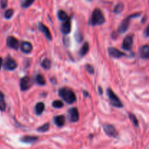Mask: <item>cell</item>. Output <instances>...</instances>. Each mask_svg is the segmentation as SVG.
Here are the masks:
<instances>
[{
  "instance_id": "cell-1",
  "label": "cell",
  "mask_w": 149,
  "mask_h": 149,
  "mask_svg": "<svg viewBox=\"0 0 149 149\" xmlns=\"http://www.w3.org/2000/svg\"><path fill=\"white\" fill-rule=\"evenodd\" d=\"M59 95L68 104H72L77 100L75 93L72 90L68 88V87H62L60 89Z\"/></svg>"
},
{
  "instance_id": "cell-2",
  "label": "cell",
  "mask_w": 149,
  "mask_h": 149,
  "mask_svg": "<svg viewBox=\"0 0 149 149\" xmlns=\"http://www.w3.org/2000/svg\"><path fill=\"white\" fill-rule=\"evenodd\" d=\"M105 17L101 10L98 8L95 9L90 18V24L92 26H100L105 23Z\"/></svg>"
},
{
  "instance_id": "cell-3",
  "label": "cell",
  "mask_w": 149,
  "mask_h": 149,
  "mask_svg": "<svg viewBox=\"0 0 149 149\" xmlns=\"http://www.w3.org/2000/svg\"><path fill=\"white\" fill-rule=\"evenodd\" d=\"M140 15H141V13H135V14L130 15H129L128 17H127L125 19H124L123 21L122 22V23L119 25V29H118V32L120 33H124L125 32H126L130 27L131 19L134 18V17H138Z\"/></svg>"
},
{
  "instance_id": "cell-4",
  "label": "cell",
  "mask_w": 149,
  "mask_h": 149,
  "mask_svg": "<svg viewBox=\"0 0 149 149\" xmlns=\"http://www.w3.org/2000/svg\"><path fill=\"white\" fill-rule=\"evenodd\" d=\"M107 94L109 96V98L110 100L111 103L113 105V106L117 108H122L123 107V104H122V101L120 99L117 97L116 94L113 92V90L111 88L107 89Z\"/></svg>"
},
{
  "instance_id": "cell-5",
  "label": "cell",
  "mask_w": 149,
  "mask_h": 149,
  "mask_svg": "<svg viewBox=\"0 0 149 149\" xmlns=\"http://www.w3.org/2000/svg\"><path fill=\"white\" fill-rule=\"evenodd\" d=\"M32 85H33V81H32L31 77L26 76V77H23L20 79V87L22 91H26L29 89H30Z\"/></svg>"
},
{
  "instance_id": "cell-6",
  "label": "cell",
  "mask_w": 149,
  "mask_h": 149,
  "mask_svg": "<svg viewBox=\"0 0 149 149\" xmlns=\"http://www.w3.org/2000/svg\"><path fill=\"white\" fill-rule=\"evenodd\" d=\"M17 66L16 61L10 56L7 57L4 61V68L8 71H13L15 69Z\"/></svg>"
},
{
  "instance_id": "cell-7",
  "label": "cell",
  "mask_w": 149,
  "mask_h": 149,
  "mask_svg": "<svg viewBox=\"0 0 149 149\" xmlns=\"http://www.w3.org/2000/svg\"><path fill=\"white\" fill-rule=\"evenodd\" d=\"M103 130L106 134L109 136L112 137V138H117L119 134H118L117 130L116 128L111 125H103Z\"/></svg>"
},
{
  "instance_id": "cell-8",
  "label": "cell",
  "mask_w": 149,
  "mask_h": 149,
  "mask_svg": "<svg viewBox=\"0 0 149 149\" xmlns=\"http://www.w3.org/2000/svg\"><path fill=\"white\" fill-rule=\"evenodd\" d=\"M133 45V36L132 35H127L125 38L122 44V48L125 50H130Z\"/></svg>"
},
{
  "instance_id": "cell-9",
  "label": "cell",
  "mask_w": 149,
  "mask_h": 149,
  "mask_svg": "<svg viewBox=\"0 0 149 149\" xmlns=\"http://www.w3.org/2000/svg\"><path fill=\"white\" fill-rule=\"evenodd\" d=\"M108 52H109V55L111 57L114 58H120L126 55L125 52H122V51L119 50V49L114 47H109L108 49Z\"/></svg>"
},
{
  "instance_id": "cell-10",
  "label": "cell",
  "mask_w": 149,
  "mask_h": 149,
  "mask_svg": "<svg viewBox=\"0 0 149 149\" xmlns=\"http://www.w3.org/2000/svg\"><path fill=\"white\" fill-rule=\"evenodd\" d=\"M7 45L9 47L16 50V49H18L20 44H19L18 40L15 37H14V36H8L7 39Z\"/></svg>"
},
{
  "instance_id": "cell-11",
  "label": "cell",
  "mask_w": 149,
  "mask_h": 149,
  "mask_svg": "<svg viewBox=\"0 0 149 149\" xmlns=\"http://www.w3.org/2000/svg\"><path fill=\"white\" fill-rule=\"evenodd\" d=\"M68 115H69V119L71 122H76L79 120V111L76 108H71L68 110Z\"/></svg>"
},
{
  "instance_id": "cell-12",
  "label": "cell",
  "mask_w": 149,
  "mask_h": 149,
  "mask_svg": "<svg viewBox=\"0 0 149 149\" xmlns=\"http://www.w3.org/2000/svg\"><path fill=\"white\" fill-rule=\"evenodd\" d=\"M71 30V19L69 17L64 20V23H63L61 26V31L65 34H68L70 33Z\"/></svg>"
},
{
  "instance_id": "cell-13",
  "label": "cell",
  "mask_w": 149,
  "mask_h": 149,
  "mask_svg": "<svg viewBox=\"0 0 149 149\" xmlns=\"http://www.w3.org/2000/svg\"><path fill=\"white\" fill-rule=\"evenodd\" d=\"M20 49L24 53H30L33 49V46L29 42H23L20 45Z\"/></svg>"
},
{
  "instance_id": "cell-14",
  "label": "cell",
  "mask_w": 149,
  "mask_h": 149,
  "mask_svg": "<svg viewBox=\"0 0 149 149\" xmlns=\"http://www.w3.org/2000/svg\"><path fill=\"white\" fill-rule=\"evenodd\" d=\"M39 29L42 33H44V34L45 35V36L47 37V39H49V40H52V35H51L50 31H49V29L45 25H44L43 23H39Z\"/></svg>"
},
{
  "instance_id": "cell-15",
  "label": "cell",
  "mask_w": 149,
  "mask_h": 149,
  "mask_svg": "<svg viewBox=\"0 0 149 149\" xmlns=\"http://www.w3.org/2000/svg\"><path fill=\"white\" fill-rule=\"evenodd\" d=\"M141 58L143 59H148L149 57V46L148 45H146L144 46L141 47L140 49Z\"/></svg>"
},
{
  "instance_id": "cell-16",
  "label": "cell",
  "mask_w": 149,
  "mask_h": 149,
  "mask_svg": "<svg viewBox=\"0 0 149 149\" xmlns=\"http://www.w3.org/2000/svg\"><path fill=\"white\" fill-rule=\"evenodd\" d=\"M38 140V138L36 136H30V135H27V136H23L21 138L20 141L25 143H33L36 142Z\"/></svg>"
},
{
  "instance_id": "cell-17",
  "label": "cell",
  "mask_w": 149,
  "mask_h": 149,
  "mask_svg": "<svg viewBox=\"0 0 149 149\" xmlns=\"http://www.w3.org/2000/svg\"><path fill=\"white\" fill-rule=\"evenodd\" d=\"M54 122L55 124L58 127H63L65 125V118L64 116H57L54 118Z\"/></svg>"
},
{
  "instance_id": "cell-18",
  "label": "cell",
  "mask_w": 149,
  "mask_h": 149,
  "mask_svg": "<svg viewBox=\"0 0 149 149\" xmlns=\"http://www.w3.org/2000/svg\"><path fill=\"white\" fill-rule=\"evenodd\" d=\"M35 110H36V113L37 115L42 114V112L45 110V104L42 102H39L36 105L35 107Z\"/></svg>"
},
{
  "instance_id": "cell-19",
  "label": "cell",
  "mask_w": 149,
  "mask_h": 149,
  "mask_svg": "<svg viewBox=\"0 0 149 149\" xmlns=\"http://www.w3.org/2000/svg\"><path fill=\"white\" fill-rule=\"evenodd\" d=\"M88 51H89V45L87 42H85V43L83 45V46L81 47V49H80V51H79L80 56L81 57L84 56V55L88 52Z\"/></svg>"
},
{
  "instance_id": "cell-20",
  "label": "cell",
  "mask_w": 149,
  "mask_h": 149,
  "mask_svg": "<svg viewBox=\"0 0 149 149\" xmlns=\"http://www.w3.org/2000/svg\"><path fill=\"white\" fill-rule=\"evenodd\" d=\"M36 81L38 84H39V85H45V83H46L45 77L42 75H41V74H38V75L36 76Z\"/></svg>"
},
{
  "instance_id": "cell-21",
  "label": "cell",
  "mask_w": 149,
  "mask_h": 149,
  "mask_svg": "<svg viewBox=\"0 0 149 149\" xmlns=\"http://www.w3.org/2000/svg\"><path fill=\"white\" fill-rule=\"evenodd\" d=\"M124 7H125V6H124V4H122V3H119V4H117L115 6L114 9H113V12H114L116 14H119V13H121L123 11Z\"/></svg>"
},
{
  "instance_id": "cell-22",
  "label": "cell",
  "mask_w": 149,
  "mask_h": 149,
  "mask_svg": "<svg viewBox=\"0 0 149 149\" xmlns=\"http://www.w3.org/2000/svg\"><path fill=\"white\" fill-rule=\"evenodd\" d=\"M34 1L35 0H23V1H21L20 5H21V7H23V8H27V7H30V6L34 2Z\"/></svg>"
},
{
  "instance_id": "cell-23",
  "label": "cell",
  "mask_w": 149,
  "mask_h": 149,
  "mask_svg": "<svg viewBox=\"0 0 149 149\" xmlns=\"http://www.w3.org/2000/svg\"><path fill=\"white\" fill-rule=\"evenodd\" d=\"M42 66L45 69H49L51 66V61L47 58H45L42 62Z\"/></svg>"
},
{
  "instance_id": "cell-24",
  "label": "cell",
  "mask_w": 149,
  "mask_h": 149,
  "mask_svg": "<svg viewBox=\"0 0 149 149\" xmlns=\"http://www.w3.org/2000/svg\"><path fill=\"white\" fill-rule=\"evenodd\" d=\"M58 15L60 20H62V21H64V20L68 18V15H67L66 13L63 10H60L58 13Z\"/></svg>"
},
{
  "instance_id": "cell-25",
  "label": "cell",
  "mask_w": 149,
  "mask_h": 149,
  "mask_svg": "<svg viewBox=\"0 0 149 149\" xmlns=\"http://www.w3.org/2000/svg\"><path fill=\"white\" fill-rule=\"evenodd\" d=\"M49 124L46 123L45 124V125H42V126H41L40 127L37 128V131H39V132H45L49 130Z\"/></svg>"
},
{
  "instance_id": "cell-26",
  "label": "cell",
  "mask_w": 149,
  "mask_h": 149,
  "mask_svg": "<svg viewBox=\"0 0 149 149\" xmlns=\"http://www.w3.org/2000/svg\"><path fill=\"white\" fill-rule=\"evenodd\" d=\"M13 14H14V10L13 9H9L4 13V17L6 19H10L13 17Z\"/></svg>"
},
{
  "instance_id": "cell-27",
  "label": "cell",
  "mask_w": 149,
  "mask_h": 149,
  "mask_svg": "<svg viewBox=\"0 0 149 149\" xmlns=\"http://www.w3.org/2000/svg\"><path fill=\"white\" fill-rule=\"evenodd\" d=\"M52 106L54 108H56V109H60V108H62L63 106V103L61 100H55L52 103Z\"/></svg>"
},
{
  "instance_id": "cell-28",
  "label": "cell",
  "mask_w": 149,
  "mask_h": 149,
  "mask_svg": "<svg viewBox=\"0 0 149 149\" xmlns=\"http://www.w3.org/2000/svg\"><path fill=\"white\" fill-rule=\"evenodd\" d=\"M129 116H130V119L131 121L132 122V123H133L135 126L138 127V119H137L136 116H135L133 113H130Z\"/></svg>"
},
{
  "instance_id": "cell-29",
  "label": "cell",
  "mask_w": 149,
  "mask_h": 149,
  "mask_svg": "<svg viewBox=\"0 0 149 149\" xmlns=\"http://www.w3.org/2000/svg\"><path fill=\"white\" fill-rule=\"evenodd\" d=\"M85 68L87 69V71H88L89 73H90V74H93L95 72V70H94V68H93V66H92L91 65H89V64H87V65H85Z\"/></svg>"
},
{
  "instance_id": "cell-30",
  "label": "cell",
  "mask_w": 149,
  "mask_h": 149,
  "mask_svg": "<svg viewBox=\"0 0 149 149\" xmlns=\"http://www.w3.org/2000/svg\"><path fill=\"white\" fill-rule=\"evenodd\" d=\"M6 108V103L4 98H0V110L4 111Z\"/></svg>"
},
{
  "instance_id": "cell-31",
  "label": "cell",
  "mask_w": 149,
  "mask_h": 149,
  "mask_svg": "<svg viewBox=\"0 0 149 149\" xmlns=\"http://www.w3.org/2000/svg\"><path fill=\"white\" fill-rule=\"evenodd\" d=\"M0 4H1V8L4 9L7 6V0H1L0 1Z\"/></svg>"
},
{
  "instance_id": "cell-32",
  "label": "cell",
  "mask_w": 149,
  "mask_h": 149,
  "mask_svg": "<svg viewBox=\"0 0 149 149\" xmlns=\"http://www.w3.org/2000/svg\"><path fill=\"white\" fill-rule=\"evenodd\" d=\"M145 33H146V36L147 37H148V26L146 28V29Z\"/></svg>"
},
{
  "instance_id": "cell-33",
  "label": "cell",
  "mask_w": 149,
  "mask_h": 149,
  "mask_svg": "<svg viewBox=\"0 0 149 149\" xmlns=\"http://www.w3.org/2000/svg\"><path fill=\"white\" fill-rule=\"evenodd\" d=\"M2 64H3V59L1 58H0V69H1Z\"/></svg>"
},
{
  "instance_id": "cell-34",
  "label": "cell",
  "mask_w": 149,
  "mask_h": 149,
  "mask_svg": "<svg viewBox=\"0 0 149 149\" xmlns=\"http://www.w3.org/2000/svg\"><path fill=\"white\" fill-rule=\"evenodd\" d=\"M0 98H4V95L1 91H0Z\"/></svg>"
},
{
  "instance_id": "cell-35",
  "label": "cell",
  "mask_w": 149,
  "mask_h": 149,
  "mask_svg": "<svg viewBox=\"0 0 149 149\" xmlns=\"http://www.w3.org/2000/svg\"><path fill=\"white\" fill-rule=\"evenodd\" d=\"M98 89H99V92H100V94H102V90H101V88H100V87H99Z\"/></svg>"
}]
</instances>
